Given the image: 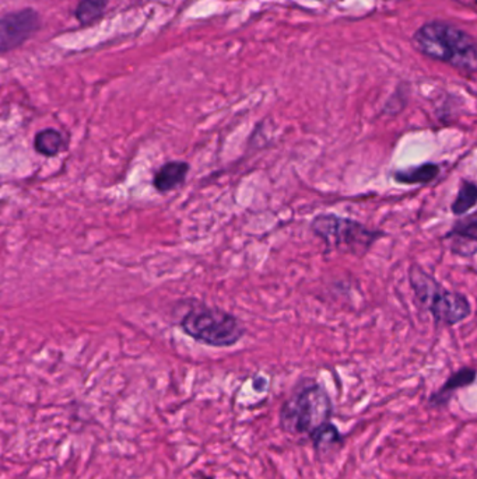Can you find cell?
Instances as JSON below:
<instances>
[{
  "mask_svg": "<svg viewBox=\"0 0 477 479\" xmlns=\"http://www.w3.org/2000/svg\"><path fill=\"white\" fill-rule=\"evenodd\" d=\"M413 43L423 55L452 68L476 73L477 41L464 29L447 21L423 24L413 36Z\"/></svg>",
  "mask_w": 477,
  "mask_h": 479,
  "instance_id": "6da1fadb",
  "label": "cell"
},
{
  "mask_svg": "<svg viewBox=\"0 0 477 479\" xmlns=\"http://www.w3.org/2000/svg\"><path fill=\"white\" fill-rule=\"evenodd\" d=\"M332 399L325 387L314 380L297 385L279 412L281 431L291 436L306 437L328 422H332Z\"/></svg>",
  "mask_w": 477,
  "mask_h": 479,
  "instance_id": "7a4b0ae2",
  "label": "cell"
},
{
  "mask_svg": "<svg viewBox=\"0 0 477 479\" xmlns=\"http://www.w3.org/2000/svg\"><path fill=\"white\" fill-rule=\"evenodd\" d=\"M407 279L417 305L431 315L439 327H456L473 313L468 296L445 288L419 264L409 266Z\"/></svg>",
  "mask_w": 477,
  "mask_h": 479,
  "instance_id": "3957f363",
  "label": "cell"
},
{
  "mask_svg": "<svg viewBox=\"0 0 477 479\" xmlns=\"http://www.w3.org/2000/svg\"><path fill=\"white\" fill-rule=\"evenodd\" d=\"M314 236L322 240L325 253H340L363 258L385 237V231H372L350 217L335 214H316L311 221Z\"/></svg>",
  "mask_w": 477,
  "mask_h": 479,
  "instance_id": "277c9868",
  "label": "cell"
},
{
  "mask_svg": "<svg viewBox=\"0 0 477 479\" xmlns=\"http://www.w3.org/2000/svg\"><path fill=\"white\" fill-rule=\"evenodd\" d=\"M180 327L188 337L212 348L234 347L247 334L238 317L206 305L190 307L180 321Z\"/></svg>",
  "mask_w": 477,
  "mask_h": 479,
  "instance_id": "5b68a950",
  "label": "cell"
},
{
  "mask_svg": "<svg viewBox=\"0 0 477 479\" xmlns=\"http://www.w3.org/2000/svg\"><path fill=\"white\" fill-rule=\"evenodd\" d=\"M39 27L38 14L33 9L20 10L6 14L0 23L2 52L17 48L36 33Z\"/></svg>",
  "mask_w": 477,
  "mask_h": 479,
  "instance_id": "8992f818",
  "label": "cell"
},
{
  "mask_svg": "<svg viewBox=\"0 0 477 479\" xmlns=\"http://www.w3.org/2000/svg\"><path fill=\"white\" fill-rule=\"evenodd\" d=\"M442 240L448 241L449 248L456 256H472L477 254V211L458 217Z\"/></svg>",
  "mask_w": 477,
  "mask_h": 479,
  "instance_id": "52a82bcc",
  "label": "cell"
},
{
  "mask_svg": "<svg viewBox=\"0 0 477 479\" xmlns=\"http://www.w3.org/2000/svg\"><path fill=\"white\" fill-rule=\"evenodd\" d=\"M477 380V370L473 367L464 366L456 372L452 373L448 379L445 380L444 384L437 391L430 394V408L441 409L448 407L449 402L454 399V395L462 389H468L474 384Z\"/></svg>",
  "mask_w": 477,
  "mask_h": 479,
  "instance_id": "ba28073f",
  "label": "cell"
},
{
  "mask_svg": "<svg viewBox=\"0 0 477 479\" xmlns=\"http://www.w3.org/2000/svg\"><path fill=\"white\" fill-rule=\"evenodd\" d=\"M189 163L172 160L163 164L153 177V187L158 194H168L180 189L187 181L189 172Z\"/></svg>",
  "mask_w": 477,
  "mask_h": 479,
  "instance_id": "9c48e42d",
  "label": "cell"
},
{
  "mask_svg": "<svg viewBox=\"0 0 477 479\" xmlns=\"http://www.w3.org/2000/svg\"><path fill=\"white\" fill-rule=\"evenodd\" d=\"M308 441L313 444L314 451L318 458H325L342 449L345 444V436L340 433L333 422H328L320 429H316Z\"/></svg>",
  "mask_w": 477,
  "mask_h": 479,
  "instance_id": "30bf717a",
  "label": "cell"
},
{
  "mask_svg": "<svg viewBox=\"0 0 477 479\" xmlns=\"http://www.w3.org/2000/svg\"><path fill=\"white\" fill-rule=\"evenodd\" d=\"M441 174V165L427 162L406 169L395 170L392 179L400 185H427L436 181Z\"/></svg>",
  "mask_w": 477,
  "mask_h": 479,
  "instance_id": "8fae6325",
  "label": "cell"
},
{
  "mask_svg": "<svg viewBox=\"0 0 477 479\" xmlns=\"http://www.w3.org/2000/svg\"><path fill=\"white\" fill-rule=\"evenodd\" d=\"M68 140L54 128L39 130L34 137V150L46 157H55L68 149Z\"/></svg>",
  "mask_w": 477,
  "mask_h": 479,
  "instance_id": "7c38bea8",
  "label": "cell"
},
{
  "mask_svg": "<svg viewBox=\"0 0 477 479\" xmlns=\"http://www.w3.org/2000/svg\"><path fill=\"white\" fill-rule=\"evenodd\" d=\"M477 206V184L471 180L462 179L459 182L458 194L451 204L454 216L462 217Z\"/></svg>",
  "mask_w": 477,
  "mask_h": 479,
  "instance_id": "4fadbf2b",
  "label": "cell"
},
{
  "mask_svg": "<svg viewBox=\"0 0 477 479\" xmlns=\"http://www.w3.org/2000/svg\"><path fill=\"white\" fill-rule=\"evenodd\" d=\"M107 4L108 0H81V4L76 10V17L83 24L91 23L103 14Z\"/></svg>",
  "mask_w": 477,
  "mask_h": 479,
  "instance_id": "5bb4252c",
  "label": "cell"
}]
</instances>
